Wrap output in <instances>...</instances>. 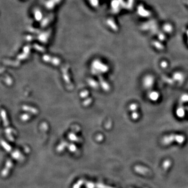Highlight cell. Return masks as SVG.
I'll list each match as a JSON object with an SVG mask.
<instances>
[{
    "instance_id": "6da1fadb",
    "label": "cell",
    "mask_w": 188,
    "mask_h": 188,
    "mask_svg": "<svg viewBox=\"0 0 188 188\" xmlns=\"http://www.w3.org/2000/svg\"><path fill=\"white\" fill-rule=\"evenodd\" d=\"M85 186L87 188H95V183L91 182H86Z\"/></svg>"
}]
</instances>
